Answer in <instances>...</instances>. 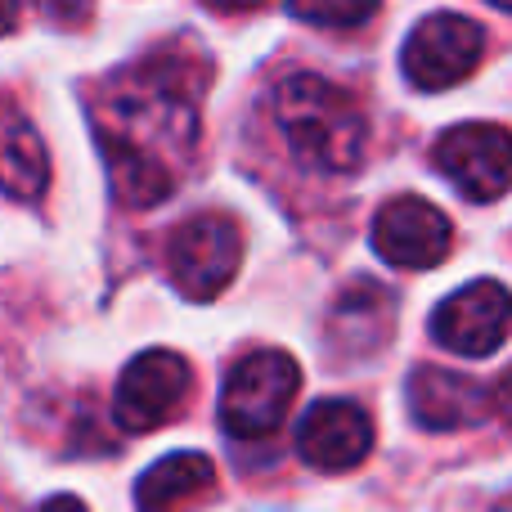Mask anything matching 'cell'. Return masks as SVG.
Returning a JSON list of instances; mask_svg holds the SVG:
<instances>
[{
    "label": "cell",
    "mask_w": 512,
    "mask_h": 512,
    "mask_svg": "<svg viewBox=\"0 0 512 512\" xmlns=\"http://www.w3.org/2000/svg\"><path fill=\"white\" fill-rule=\"evenodd\" d=\"M207 63L189 50H153L122 68L90 108L108 189L122 207H158L180 189L198 153V95Z\"/></svg>",
    "instance_id": "6da1fadb"
},
{
    "label": "cell",
    "mask_w": 512,
    "mask_h": 512,
    "mask_svg": "<svg viewBox=\"0 0 512 512\" xmlns=\"http://www.w3.org/2000/svg\"><path fill=\"white\" fill-rule=\"evenodd\" d=\"M274 126H279L288 153L310 171L351 176L364 162L369 122L351 90H342L319 72H292L274 86Z\"/></svg>",
    "instance_id": "7a4b0ae2"
},
{
    "label": "cell",
    "mask_w": 512,
    "mask_h": 512,
    "mask_svg": "<svg viewBox=\"0 0 512 512\" xmlns=\"http://www.w3.org/2000/svg\"><path fill=\"white\" fill-rule=\"evenodd\" d=\"M301 391V369L288 351H248L221 387V427L239 441H261L288 418Z\"/></svg>",
    "instance_id": "3957f363"
},
{
    "label": "cell",
    "mask_w": 512,
    "mask_h": 512,
    "mask_svg": "<svg viewBox=\"0 0 512 512\" xmlns=\"http://www.w3.org/2000/svg\"><path fill=\"white\" fill-rule=\"evenodd\" d=\"M243 265V230L221 212H198L171 234L167 274L189 301H212Z\"/></svg>",
    "instance_id": "277c9868"
},
{
    "label": "cell",
    "mask_w": 512,
    "mask_h": 512,
    "mask_svg": "<svg viewBox=\"0 0 512 512\" xmlns=\"http://www.w3.org/2000/svg\"><path fill=\"white\" fill-rule=\"evenodd\" d=\"M481 54H486V27L468 14H427L423 23L409 32L405 50H400V68H405L414 90H450L477 72Z\"/></svg>",
    "instance_id": "5b68a950"
},
{
    "label": "cell",
    "mask_w": 512,
    "mask_h": 512,
    "mask_svg": "<svg viewBox=\"0 0 512 512\" xmlns=\"http://www.w3.org/2000/svg\"><path fill=\"white\" fill-rule=\"evenodd\" d=\"M432 162L468 203H495L512 189V131L495 122H459L436 140Z\"/></svg>",
    "instance_id": "8992f818"
},
{
    "label": "cell",
    "mask_w": 512,
    "mask_h": 512,
    "mask_svg": "<svg viewBox=\"0 0 512 512\" xmlns=\"http://www.w3.org/2000/svg\"><path fill=\"white\" fill-rule=\"evenodd\" d=\"M189 396V364L185 355L176 351H140L131 364L122 369L113 391V418L122 432L144 436V432H158Z\"/></svg>",
    "instance_id": "52a82bcc"
},
{
    "label": "cell",
    "mask_w": 512,
    "mask_h": 512,
    "mask_svg": "<svg viewBox=\"0 0 512 512\" xmlns=\"http://www.w3.org/2000/svg\"><path fill=\"white\" fill-rule=\"evenodd\" d=\"M432 337L450 355H495L512 337V292L499 279L463 283L432 310Z\"/></svg>",
    "instance_id": "ba28073f"
},
{
    "label": "cell",
    "mask_w": 512,
    "mask_h": 512,
    "mask_svg": "<svg viewBox=\"0 0 512 512\" xmlns=\"http://www.w3.org/2000/svg\"><path fill=\"white\" fill-rule=\"evenodd\" d=\"M454 225L436 203L418 194L391 198L373 216V252L396 270H432L450 256Z\"/></svg>",
    "instance_id": "9c48e42d"
},
{
    "label": "cell",
    "mask_w": 512,
    "mask_h": 512,
    "mask_svg": "<svg viewBox=\"0 0 512 512\" xmlns=\"http://www.w3.org/2000/svg\"><path fill=\"white\" fill-rule=\"evenodd\" d=\"M373 450V418L355 400H315L297 423V454L315 472H351Z\"/></svg>",
    "instance_id": "30bf717a"
},
{
    "label": "cell",
    "mask_w": 512,
    "mask_h": 512,
    "mask_svg": "<svg viewBox=\"0 0 512 512\" xmlns=\"http://www.w3.org/2000/svg\"><path fill=\"white\" fill-rule=\"evenodd\" d=\"M405 396L409 418L423 432H463L490 414V391L468 373L441 369V364H418L405 382Z\"/></svg>",
    "instance_id": "8fae6325"
},
{
    "label": "cell",
    "mask_w": 512,
    "mask_h": 512,
    "mask_svg": "<svg viewBox=\"0 0 512 512\" xmlns=\"http://www.w3.org/2000/svg\"><path fill=\"white\" fill-rule=\"evenodd\" d=\"M391 324H396V297H391L387 283H378V279H355L351 288L333 301V315H328L333 342L342 346L346 355L378 351L391 337Z\"/></svg>",
    "instance_id": "7c38bea8"
},
{
    "label": "cell",
    "mask_w": 512,
    "mask_h": 512,
    "mask_svg": "<svg viewBox=\"0 0 512 512\" xmlns=\"http://www.w3.org/2000/svg\"><path fill=\"white\" fill-rule=\"evenodd\" d=\"M216 490V463L198 450H176L158 459L135 481V508L140 512H185L194 499Z\"/></svg>",
    "instance_id": "4fadbf2b"
},
{
    "label": "cell",
    "mask_w": 512,
    "mask_h": 512,
    "mask_svg": "<svg viewBox=\"0 0 512 512\" xmlns=\"http://www.w3.org/2000/svg\"><path fill=\"white\" fill-rule=\"evenodd\" d=\"M45 180H50V158L41 135L18 122L9 104H0V189L18 203H32L45 194Z\"/></svg>",
    "instance_id": "5bb4252c"
},
{
    "label": "cell",
    "mask_w": 512,
    "mask_h": 512,
    "mask_svg": "<svg viewBox=\"0 0 512 512\" xmlns=\"http://www.w3.org/2000/svg\"><path fill=\"white\" fill-rule=\"evenodd\" d=\"M288 14L319 27H355V23H369L378 14V5H292Z\"/></svg>",
    "instance_id": "9a60e30c"
},
{
    "label": "cell",
    "mask_w": 512,
    "mask_h": 512,
    "mask_svg": "<svg viewBox=\"0 0 512 512\" xmlns=\"http://www.w3.org/2000/svg\"><path fill=\"white\" fill-rule=\"evenodd\" d=\"M490 409H495L504 423H512V369H504V378L490 387Z\"/></svg>",
    "instance_id": "2e32d148"
},
{
    "label": "cell",
    "mask_w": 512,
    "mask_h": 512,
    "mask_svg": "<svg viewBox=\"0 0 512 512\" xmlns=\"http://www.w3.org/2000/svg\"><path fill=\"white\" fill-rule=\"evenodd\" d=\"M41 512H90V508L81 504L77 495H50V499L41 504Z\"/></svg>",
    "instance_id": "e0dca14e"
},
{
    "label": "cell",
    "mask_w": 512,
    "mask_h": 512,
    "mask_svg": "<svg viewBox=\"0 0 512 512\" xmlns=\"http://www.w3.org/2000/svg\"><path fill=\"white\" fill-rule=\"evenodd\" d=\"M18 18H23V9L18 5H0V36H9L18 27Z\"/></svg>",
    "instance_id": "ac0fdd59"
},
{
    "label": "cell",
    "mask_w": 512,
    "mask_h": 512,
    "mask_svg": "<svg viewBox=\"0 0 512 512\" xmlns=\"http://www.w3.org/2000/svg\"><path fill=\"white\" fill-rule=\"evenodd\" d=\"M490 512H512V495L504 499V504H495V508H490Z\"/></svg>",
    "instance_id": "d6986e66"
}]
</instances>
